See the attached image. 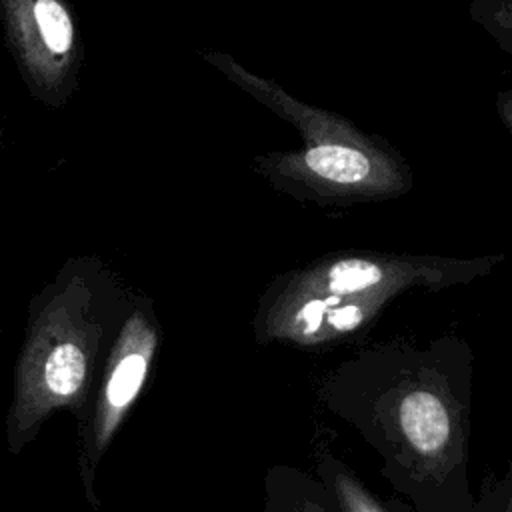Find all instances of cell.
Masks as SVG:
<instances>
[{
    "label": "cell",
    "mask_w": 512,
    "mask_h": 512,
    "mask_svg": "<svg viewBox=\"0 0 512 512\" xmlns=\"http://www.w3.org/2000/svg\"><path fill=\"white\" fill-rule=\"evenodd\" d=\"M470 360L466 342L452 336L424 348L390 340L344 360L318 386L416 512H478L468 484Z\"/></svg>",
    "instance_id": "6da1fadb"
},
{
    "label": "cell",
    "mask_w": 512,
    "mask_h": 512,
    "mask_svg": "<svg viewBox=\"0 0 512 512\" xmlns=\"http://www.w3.org/2000/svg\"><path fill=\"white\" fill-rule=\"evenodd\" d=\"M502 260L504 256L334 250L268 282L254 308L252 334L260 346L332 350L370 330L404 292L470 284Z\"/></svg>",
    "instance_id": "7a4b0ae2"
},
{
    "label": "cell",
    "mask_w": 512,
    "mask_h": 512,
    "mask_svg": "<svg viewBox=\"0 0 512 512\" xmlns=\"http://www.w3.org/2000/svg\"><path fill=\"white\" fill-rule=\"evenodd\" d=\"M206 58L300 130V150L258 158L260 174L276 190L320 206H348L398 198L412 188L408 164L386 142L362 134L342 116L294 100L228 56Z\"/></svg>",
    "instance_id": "3957f363"
},
{
    "label": "cell",
    "mask_w": 512,
    "mask_h": 512,
    "mask_svg": "<svg viewBox=\"0 0 512 512\" xmlns=\"http://www.w3.org/2000/svg\"><path fill=\"white\" fill-rule=\"evenodd\" d=\"M128 300L102 318L92 286L74 280L50 302L24 360L18 400L22 426L38 422L52 408L82 402L108 326L120 322Z\"/></svg>",
    "instance_id": "277c9868"
},
{
    "label": "cell",
    "mask_w": 512,
    "mask_h": 512,
    "mask_svg": "<svg viewBox=\"0 0 512 512\" xmlns=\"http://www.w3.org/2000/svg\"><path fill=\"white\" fill-rule=\"evenodd\" d=\"M160 348L162 324L154 302L144 294H136L128 300L110 340L94 406L84 428L82 470L88 492L92 490L96 464L142 394Z\"/></svg>",
    "instance_id": "5b68a950"
},
{
    "label": "cell",
    "mask_w": 512,
    "mask_h": 512,
    "mask_svg": "<svg viewBox=\"0 0 512 512\" xmlns=\"http://www.w3.org/2000/svg\"><path fill=\"white\" fill-rule=\"evenodd\" d=\"M0 24L30 94L62 106L76 88L82 60L70 6L64 0H0Z\"/></svg>",
    "instance_id": "8992f818"
},
{
    "label": "cell",
    "mask_w": 512,
    "mask_h": 512,
    "mask_svg": "<svg viewBox=\"0 0 512 512\" xmlns=\"http://www.w3.org/2000/svg\"><path fill=\"white\" fill-rule=\"evenodd\" d=\"M262 512H338L330 494L314 478L292 470L274 468L266 476Z\"/></svg>",
    "instance_id": "52a82bcc"
},
{
    "label": "cell",
    "mask_w": 512,
    "mask_h": 512,
    "mask_svg": "<svg viewBox=\"0 0 512 512\" xmlns=\"http://www.w3.org/2000/svg\"><path fill=\"white\" fill-rule=\"evenodd\" d=\"M320 484L330 494L338 512H390L374 492L332 454H320L316 464Z\"/></svg>",
    "instance_id": "ba28073f"
}]
</instances>
